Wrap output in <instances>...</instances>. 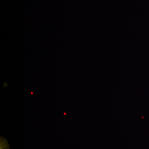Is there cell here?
Masks as SVG:
<instances>
[{
  "instance_id": "6da1fadb",
  "label": "cell",
  "mask_w": 149,
  "mask_h": 149,
  "mask_svg": "<svg viewBox=\"0 0 149 149\" xmlns=\"http://www.w3.org/2000/svg\"><path fill=\"white\" fill-rule=\"evenodd\" d=\"M0 149H10L7 141L5 138L1 137V147Z\"/></svg>"
}]
</instances>
